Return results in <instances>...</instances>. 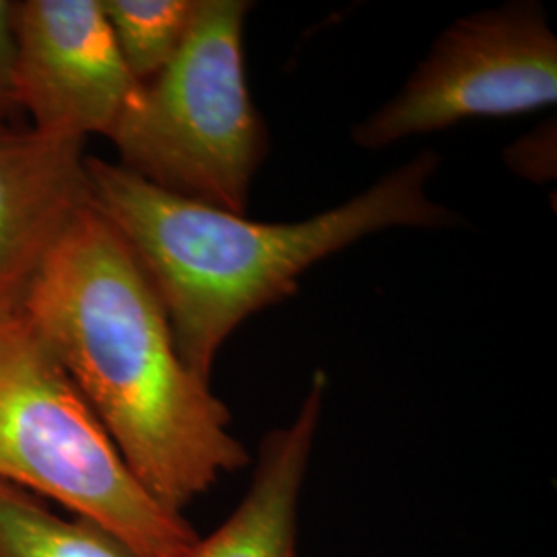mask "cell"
I'll return each mask as SVG.
<instances>
[{
    "mask_svg": "<svg viewBox=\"0 0 557 557\" xmlns=\"http://www.w3.org/2000/svg\"><path fill=\"white\" fill-rule=\"evenodd\" d=\"M21 314L165 508L184 515L252 462L227 405L182 361L160 299L94 205L44 262Z\"/></svg>",
    "mask_w": 557,
    "mask_h": 557,
    "instance_id": "cell-1",
    "label": "cell"
},
{
    "mask_svg": "<svg viewBox=\"0 0 557 557\" xmlns=\"http://www.w3.org/2000/svg\"><path fill=\"white\" fill-rule=\"evenodd\" d=\"M438 163V153L421 151L354 199L294 223L248 221L182 199L100 158L87 156V174L94 209L156 292L180 358L211 380L239 324L292 296L320 260L382 230L455 225V213L425 193Z\"/></svg>",
    "mask_w": 557,
    "mask_h": 557,
    "instance_id": "cell-2",
    "label": "cell"
},
{
    "mask_svg": "<svg viewBox=\"0 0 557 557\" xmlns=\"http://www.w3.org/2000/svg\"><path fill=\"white\" fill-rule=\"evenodd\" d=\"M0 479L100 524L140 557H178L197 537L145 490L21 312L0 317Z\"/></svg>",
    "mask_w": 557,
    "mask_h": 557,
    "instance_id": "cell-3",
    "label": "cell"
},
{
    "mask_svg": "<svg viewBox=\"0 0 557 557\" xmlns=\"http://www.w3.org/2000/svg\"><path fill=\"white\" fill-rule=\"evenodd\" d=\"M246 0H199L178 54L140 83L108 139L135 176L244 215L269 133L244 71Z\"/></svg>",
    "mask_w": 557,
    "mask_h": 557,
    "instance_id": "cell-4",
    "label": "cell"
},
{
    "mask_svg": "<svg viewBox=\"0 0 557 557\" xmlns=\"http://www.w3.org/2000/svg\"><path fill=\"white\" fill-rule=\"evenodd\" d=\"M557 100V38L537 2H510L453 23L397 96L356 126L382 149L471 119L517 116Z\"/></svg>",
    "mask_w": 557,
    "mask_h": 557,
    "instance_id": "cell-5",
    "label": "cell"
},
{
    "mask_svg": "<svg viewBox=\"0 0 557 557\" xmlns=\"http://www.w3.org/2000/svg\"><path fill=\"white\" fill-rule=\"evenodd\" d=\"M13 32L15 100L34 131L108 137L140 83L120 57L101 0H21Z\"/></svg>",
    "mask_w": 557,
    "mask_h": 557,
    "instance_id": "cell-6",
    "label": "cell"
},
{
    "mask_svg": "<svg viewBox=\"0 0 557 557\" xmlns=\"http://www.w3.org/2000/svg\"><path fill=\"white\" fill-rule=\"evenodd\" d=\"M87 207L85 140L0 128V317L21 312L44 262Z\"/></svg>",
    "mask_w": 557,
    "mask_h": 557,
    "instance_id": "cell-7",
    "label": "cell"
},
{
    "mask_svg": "<svg viewBox=\"0 0 557 557\" xmlns=\"http://www.w3.org/2000/svg\"><path fill=\"white\" fill-rule=\"evenodd\" d=\"M329 379L317 370L296 416L271 430L236 508L178 557H298L304 487L319 440Z\"/></svg>",
    "mask_w": 557,
    "mask_h": 557,
    "instance_id": "cell-8",
    "label": "cell"
},
{
    "mask_svg": "<svg viewBox=\"0 0 557 557\" xmlns=\"http://www.w3.org/2000/svg\"><path fill=\"white\" fill-rule=\"evenodd\" d=\"M0 557H140L87 518L62 515L46 499L0 479Z\"/></svg>",
    "mask_w": 557,
    "mask_h": 557,
    "instance_id": "cell-9",
    "label": "cell"
},
{
    "mask_svg": "<svg viewBox=\"0 0 557 557\" xmlns=\"http://www.w3.org/2000/svg\"><path fill=\"white\" fill-rule=\"evenodd\" d=\"M101 9L128 73L147 83L178 54L199 0H101Z\"/></svg>",
    "mask_w": 557,
    "mask_h": 557,
    "instance_id": "cell-10",
    "label": "cell"
},
{
    "mask_svg": "<svg viewBox=\"0 0 557 557\" xmlns=\"http://www.w3.org/2000/svg\"><path fill=\"white\" fill-rule=\"evenodd\" d=\"M15 2L0 0V128L20 112L15 100Z\"/></svg>",
    "mask_w": 557,
    "mask_h": 557,
    "instance_id": "cell-11",
    "label": "cell"
},
{
    "mask_svg": "<svg viewBox=\"0 0 557 557\" xmlns=\"http://www.w3.org/2000/svg\"><path fill=\"white\" fill-rule=\"evenodd\" d=\"M554 145H556L554 137L549 139V128H541L535 135L515 143L506 153V161L520 176L531 180H547L552 176L549 163L539 160L537 156L549 158V147L554 149Z\"/></svg>",
    "mask_w": 557,
    "mask_h": 557,
    "instance_id": "cell-12",
    "label": "cell"
}]
</instances>
